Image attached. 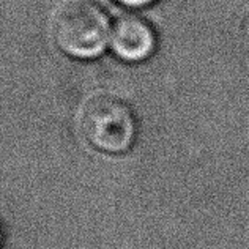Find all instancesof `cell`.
<instances>
[{
    "instance_id": "1",
    "label": "cell",
    "mask_w": 249,
    "mask_h": 249,
    "mask_svg": "<svg viewBox=\"0 0 249 249\" xmlns=\"http://www.w3.org/2000/svg\"><path fill=\"white\" fill-rule=\"evenodd\" d=\"M110 34V18L96 0H62L52 16L55 44L73 58L90 60L101 55Z\"/></svg>"
},
{
    "instance_id": "2",
    "label": "cell",
    "mask_w": 249,
    "mask_h": 249,
    "mask_svg": "<svg viewBox=\"0 0 249 249\" xmlns=\"http://www.w3.org/2000/svg\"><path fill=\"white\" fill-rule=\"evenodd\" d=\"M79 129L90 147L119 155L129 150L136 139V117L123 98L95 93L82 104Z\"/></svg>"
},
{
    "instance_id": "3",
    "label": "cell",
    "mask_w": 249,
    "mask_h": 249,
    "mask_svg": "<svg viewBox=\"0 0 249 249\" xmlns=\"http://www.w3.org/2000/svg\"><path fill=\"white\" fill-rule=\"evenodd\" d=\"M110 48L124 62H143L156 49V34L143 18L124 15L112 27Z\"/></svg>"
},
{
    "instance_id": "4",
    "label": "cell",
    "mask_w": 249,
    "mask_h": 249,
    "mask_svg": "<svg viewBox=\"0 0 249 249\" xmlns=\"http://www.w3.org/2000/svg\"><path fill=\"white\" fill-rule=\"evenodd\" d=\"M117 2L124 6H129V8H143V6L155 3L156 0H117Z\"/></svg>"
},
{
    "instance_id": "5",
    "label": "cell",
    "mask_w": 249,
    "mask_h": 249,
    "mask_svg": "<svg viewBox=\"0 0 249 249\" xmlns=\"http://www.w3.org/2000/svg\"><path fill=\"white\" fill-rule=\"evenodd\" d=\"M243 36H245L246 49H248V52H249V18L246 19V24H245V34H243Z\"/></svg>"
},
{
    "instance_id": "6",
    "label": "cell",
    "mask_w": 249,
    "mask_h": 249,
    "mask_svg": "<svg viewBox=\"0 0 249 249\" xmlns=\"http://www.w3.org/2000/svg\"><path fill=\"white\" fill-rule=\"evenodd\" d=\"M2 241H3V229L2 224H0V246H2Z\"/></svg>"
}]
</instances>
